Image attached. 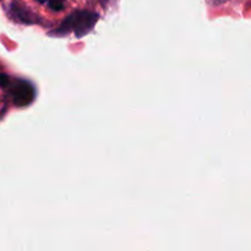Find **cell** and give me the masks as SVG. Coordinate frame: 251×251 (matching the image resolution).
<instances>
[{"instance_id": "6", "label": "cell", "mask_w": 251, "mask_h": 251, "mask_svg": "<svg viewBox=\"0 0 251 251\" xmlns=\"http://www.w3.org/2000/svg\"><path fill=\"white\" fill-rule=\"evenodd\" d=\"M37 1H39V2H43V0H37Z\"/></svg>"}, {"instance_id": "1", "label": "cell", "mask_w": 251, "mask_h": 251, "mask_svg": "<svg viewBox=\"0 0 251 251\" xmlns=\"http://www.w3.org/2000/svg\"><path fill=\"white\" fill-rule=\"evenodd\" d=\"M98 16L97 12L88 11V10H77V11L73 12L69 15L63 22H61L60 27L54 31V33L58 36H65L70 32H74L76 37L81 38L82 36L87 34L91 32L97 24Z\"/></svg>"}, {"instance_id": "2", "label": "cell", "mask_w": 251, "mask_h": 251, "mask_svg": "<svg viewBox=\"0 0 251 251\" xmlns=\"http://www.w3.org/2000/svg\"><path fill=\"white\" fill-rule=\"evenodd\" d=\"M0 87L6 91L12 103L17 107H26L31 104L36 97L34 87L28 81L12 78L5 74H0Z\"/></svg>"}, {"instance_id": "4", "label": "cell", "mask_w": 251, "mask_h": 251, "mask_svg": "<svg viewBox=\"0 0 251 251\" xmlns=\"http://www.w3.org/2000/svg\"><path fill=\"white\" fill-rule=\"evenodd\" d=\"M43 2H47L49 9H51L53 11H61L65 5V0H43Z\"/></svg>"}, {"instance_id": "5", "label": "cell", "mask_w": 251, "mask_h": 251, "mask_svg": "<svg viewBox=\"0 0 251 251\" xmlns=\"http://www.w3.org/2000/svg\"><path fill=\"white\" fill-rule=\"evenodd\" d=\"M100 1H102V4H103V5H105V4H107L108 0H100Z\"/></svg>"}, {"instance_id": "3", "label": "cell", "mask_w": 251, "mask_h": 251, "mask_svg": "<svg viewBox=\"0 0 251 251\" xmlns=\"http://www.w3.org/2000/svg\"><path fill=\"white\" fill-rule=\"evenodd\" d=\"M10 9H11L10 14H11L17 21L24 22V24H32V22L36 21V20L33 19V15H32L27 9L20 6V5L11 4V7H10Z\"/></svg>"}]
</instances>
